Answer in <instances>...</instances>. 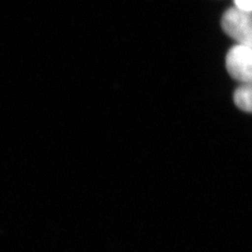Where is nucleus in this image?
Segmentation results:
<instances>
[{
	"label": "nucleus",
	"instance_id": "1",
	"mask_svg": "<svg viewBox=\"0 0 252 252\" xmlns=\"http://www.w3.org/2000/svg\"><path fill=\"white\" fill-rule=\"evenodd\" d=\"M220 25L225 33L239 44L252 47V13L231 7L224 13Z\"/></svg>",
	"mask_w": 252,
	"mask_h": 252
},
{
	"label": "nucleus",
	"instance_id": "2",
	"mask_svg": "<svg viewBox=\"0 0 252 252\" xmlns=\"http://www.w3.org/2000/svg\"><path fill=\"white\" fill-rule=\"evenodd\" d=\"M226 67L230 76L240 82L252 83V47L238 44L228 51Z\"/></svg>",
	"mask_w": 252,
	"mask_h": 252
},
{
	"label": "nucleus",
	"instance_id": "3",
	"mask_svg": "<svg viewBox=\"0 0 252 252\" xmlns=\"http://www.w3.org/2000/svg\"><path fill=\"white\" fill-rule=\"evenodd\" d=\"M234 103L244 112L252 113V83H244L234 92Z\"/></svg>",
	"mask_w": 252,
	"mask_h": 252
},
{
	"label": "nucleus",
	"instance_id": "4",
	"mask_svg": "<svg viewBox=\"0 0 252 252\" xmlns=\"http://www.w3.org/2000/svg\"><path fill=\"white\" fill-rule=\"evenodd\" d=\"M234 5L242 11L252 13V0H233Z\"/></svg>",
	"mask_w": 252,
	"mask_h": 252
}]
</instances>
